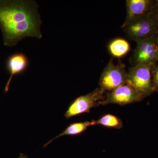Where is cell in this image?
<instances>
[{
    "label": "cell",
    "instance_id": "cell-1",
    "mask_svg": "<svg viewBox=\"0 0 158 158\" xmlns=\"http://www.w3.org/2000/svg\"><path fill=\"white\" fill-rule=\"evenodd\" d=\"M38 7L34 1L0 0V29L5 46H15L26 37L42 38Z\"/></svg>",
    "mask_w": 158,
    "mask_h": 158
},
{
    "label": "cell",
    "instance_id": "cell-2",
    "mask_svg": "<svg viewBox=\"0 0 158 158\" xmlns=\"http://www.w3.org/2000/svg\"><path fill=\"white\" fill-rule=\"evenodd\" d=\"M122 28L129 39L137 42L158 35V19L152 11L123 23Z\"/></svg>",
    "mask_w": 158,
    "mask_h": 158
},
{
    "label": "cell",
    "instance_id": "cell-3",
    "mask_svg": "<svg viewBox=\"0 0 158 158\" xmlns=\"http://www.w3.org/2000/svg\"><path fill=\"white\" fill-rule=\"evenodd\" d=\"M151 64H138L130 68L127 84L135 88L142 98L150 96L155 91L152 80Z\"/></svg>",
    "mask_w": 158,
    "mask_h": 158
},
{
    "label": "cell",
    "instance_id": "cell-4",
    "mask_svg": "<svg viewBox=\"0 0 158 158\" xmlns=\"http://www.w3.org/2000/svg\"><path fill=\"white\" fill-rule=\"evenodd\" d=\"M127 75L124 64L119 61L115 65L111 59L102 72L99 81V88L106 93L111 92L126 83Z\"/></svg>",
    "mask_w": 158,
    "mask_h": 158
},
{
    "label": "cell",
    "instance_id": "cell-5",
    "mask_svg": "<svg viewBox=\"0 0 158 158\" xmlns=\"http://www.w3.org/2000/svg\"><path fill=\"white\" fill-rule=\"evenodd\" d=\"M106 93L98 88L90 93L77 98L66 110L65 113V118H70L89 113L92 108L100 106V102L105 99Z\"/></svg>",
    "mask_w": 158,
    "mask_h": 158
},
{
    "label": "cell",
    "instance_id": "cell-6",
    "mask_svg": "<svg viewBox=\"0 0 158 158\" xmlns=\"http://www.w3.org/2000/svg\"><path fill=\"white\" fill-rule=\"evenodd\" d=\"M158 35L137 41L131 62L133 66L138 64L153 65L158 61Z\"/></svg>",
    "mask_w": 158,
    "mask_h": 158
},
{
    "label": "cell",
    "instance_id": "cell-7",
    "mask_svg": "<svg viewBox=\"0 0 158 158\" xmlns=\"http://www.w3.org/2000/svg\"><path fill=\"white\" fill-rule=\"evenodd\" d=\"M144 99L135 89L128 84L119 86L115 90L107 92L104 100L100 102V106L115 104L125 106L141 102Z\"/></svg>",
    "mask_w": 158,
    "mask_h": 158
},
{
    "label": "cell",
    "instance_id": "cell-8",
    "mask_svg": "<svg viewBox=\"0 0 158 158\" xmlns=\"http://www.w3.org/2000/svg\"><path fill=\"white\" fill-rule=\"evenodd\" d=\"M30 61L25 54L16 53L9 56L6 62L7 69L10 74V77L7 82L5 91L7 93L12 78L15 75L24 73L28 68Z\"/></svg>",
    "mask_w": 158,
    "mask_h": 158
},
{
    "label": "cell",
    "instance_id": "cell-9",
    "mask_svg": "<svg viewBox=\"0 0 158 158\" xmlns=\"http://www.w3.org/2000/svg\"><path fill=\"white\" fill-rule=\"evenodd\" d=\"M155 0H127L126 17L124 23L151 13Z\"/></svg>",
    "mask_w": 158,
    "mask_h": 158
},
{
    "label": "cell",
    "instance_id": "cell-10",
    "mask_svg": "<svg viewBox=\"0 0 158 158\" xmlns=\"http://www.w3.org/2000/svg\"><path fill=\"white\" fill-rule=\"evenodd\" d=\"M93 125H94V120L91 121H88L84 122L74 123H72L64 130V131L46 143L44 145V147H46L49 144H50L52 141L62 136H76L80 135L86 131L89 127Z\"/></svg>",
    "mask_w": 158,
    "mask_h": 158
},
{
    "label": "cell",
    "instance_id": "cell-11",
    "mask_svg": "<svg viewBox=\"0 0 158 158\" xmlns=\"http://www.w3.org/2000/svg\"><path fill=\"white\" fill-rule=\"evenodd\" d=\"M109 52L113 56L120 58L128 53L130 49L129 43L125 39L117 38L113 40L108 47Z\"/></svg>",
    "mask_w": 158,
    "mask_h": 158
},
{
    "label": "cell",
    "instance_id": "cell-12",
    "mask_svg": "<svg viewBox=\"0 0 158 158\" xmlns=\"http://www.w3.org/2000/svg\"><path fill=\"white\" fill-rule=\"evenodd\" d=\"M94 125H101L105 127L119 129L123 127V123L120 118L113 114L103 115L97 120H94Z\"/></svg>",
    "mask_w": 158,
    "mask_h": 158
},
{
    "label": "cell",
    "instance_id": "cell-13",
    "mask_svg": "<svg viewBox=\"0 0 158 158\" xmlns=\"http://www.w3.org/2000/svg\"><path fill=\"white\" fill-rule=\"evenodd\" d=\"M152 80L155 90L158 91V65L153 64L151 68Z\"/></svg>",
    "mask_w": 158,
    "mask_h": 158
},
{
    "label": "cell",
    "instance_id": "cell-14",
    "mask_svg": "<svg viewBox=\"0 0 158 158\" xmlns=\"http://www.w3.org/2000/svg\"><path fill=\"white\" fill-rule=\"evenodd\" d=\"M152 12L158 19V0H155Z\"/></svg>",
    "mask_w": 158,
    "mask_h": 158
},
{
    "label": "cell",
    "instance_id": "cell-15",
    "mask_svg": "<svg viewBox=\"0 0 158 158\" xmlns=\"http://www.w3.org/2000/svg\"><path fill=\"white\" fill-rule=\"evenodd\" d=\"M19 158H28L27 157V156L25 155H24L23 154V153H20V155L19 156Z\"/></svg>",
    "mask_w": 158,
    "mask_h": 158
},
{
    "label": "cell",
    "instance_id": "cell-16",
    "mask_svg": "<svg viewBox=\"0 0 158 158\" xmlns=\"http://www.w3.org/2000/svg\"></svg>",
    "mask_w": 158,
    "mask_h": 158
}]
</instances>
